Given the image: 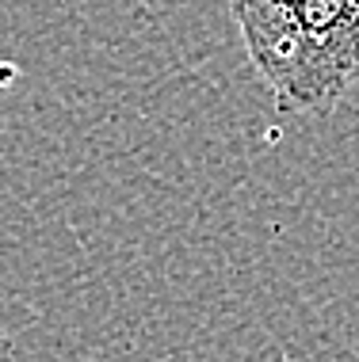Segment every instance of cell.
I'll return each mask as SVG.
<instances>
[{"label":"cell","instance_id":"cell-1","mask_svg":"<svg viewBox=\"0 0 359 362\" xmlns=\"http://www.w3.org/2000/svg\"><path fill=\"white\" fill-rule=\"evenodd\" d=\"M279 111H329L359 76V0H229Z\"/></svg>","mask_w":359,"mask_h":362},{"label":"cell","instance_id":"cell-2","mask_svg":"<svg viewBox=\"0 0 359 362\" xmlns=\"http://www.w3.org/2000/svg\"><path fill=\"white\" fill-rule=\"evenodd\" d=\"M0 362H12V339H8L4 325H0Z\"/></svg>","mask_w":359,"mask_h":362}]
</instances>
